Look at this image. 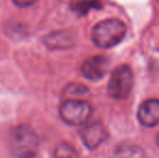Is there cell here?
I'll return each mask as SVG.
<instances>
[{"mask_svg":"<svg viewBox=\"0 0 159 158\" xmlns=\"http://www.w3.org/2000/svg\"><path fill=\"white\" fill-rule=\"evenodd\" d=\"M9 146L16 158H35L39 150L38 135L30 126L20 124L11 131Z\"/></svg>","mask_w":159,"mask_h":158,"instance_id":"6da1fadb","label":"cell"},{"mask_svg":"<svg viewBox=\"0 0 159 158\" xmlns=\"http://www.w3.org/2000/svg\"><path fill=\"white\" fill-rule=\"evenodd\" d=\"M127 33V26L118 19H107L98 22L93 27L91 39L96 47L108 49L120 43Z\"/></svg>","mask_w":159,"mask_h":158,"instance_id":"7a4b0ae2","label":"cell"},{"mask_svg":"<svg viewBox=\"0 0 159 158\" xmlns=\"http://www.w3.org/2000/svg\"><path fill=\"white\" fill-rule=\"evenodd\" d=\"M92 107L90 103L84 100L67 99L60 106L61 118L71 126L84 124L91 117Z\"/></svg>","mask_w":159,"mask_h":158,"instance_id":"3957f363","label":"cell"},{"mask_svg":"<svg viewBox=\"0 0 159 158\" xmlns=\"http://www.w3.org/2000/svg\"><path fill=\"white\" fill-rule=\"evenodd\" d=\"M133 88V73L127 65L117 67L111 75L107 86V93L115 100L128 97Z\"/></svg>","mask_w":159,"mask_h":158,"instance_id":"277c9868","label":"cell"},{"mask_svg":"<svg viewBox=\"0 0 159 158\" xmlns=\"http://www.w3.org/2000/svg\"><path fill=\"white\" fill-rule=\"evenodd\" d=\"M80 137L86 147L89 150H96L107 139L108 132L101 122H90L82 128Z\"/></svg>","mask_w":159,"mask_h":158,"instance_id":"5b68a950","label":"cell"},{"mask_svg":"<svg viewBox=\"0 0 159 158\" xmlns=\"http://www.w3.org/2000/svg\"><path fill=\"white\" fill-rule=\"evenodd\" d=\"M108 60L103 55H95L89 57L81 66V73L88 80L98 81L106 75L108 70Z\"/></svg>","mask_w":159,"mask_h":158,"instance_id":"8992f818","label":"cell"},{"mask_svg":"<svg viewBox=\"0 0 159 158\" xmlns=\"http://www.w3.org/2000/svg\"><path fill=\"white\" fill-rule=\"evenodd\" d=\"M138 119L144 127H155L159 124V100L148 99L140 105L138 110Z\"/></svg>","mask_w":159,"mask_h":158,"instance_id":"52a82bcc","label":"cell"},{"mask_svg":"<svg viewBox=\"0 0 159 158\" xmlns=\"http://www.w3.org/2000/svg\"><path fill=\"white\" fill-rule=\"evenodd\" d=\"M43 42L48 48L53 50H61V49H68L74 46V38L68 32L59 30L49 34L44 37Z\"/></svg>","mask_w":159,"mask_h":158,"instance_id":"ba28073f","label":"cell"},{"mask_svg":"<svg viewBox=\"0 0 159 158\" xmlns=\"http://www.w3.org/2000/svg\"><path fill=\"white\" fill-rule=\"evenodd\" d=\"M113 158H145V153L140 146L124 143L116 147Z\"/></svg>","mask_w":159,"mask_h":158,"instance_id":"9c48e42d","label":"cell"},{"mask_svg":"<svg viewBox=\"0 0 159 158\" xmlns=\"http://www.w3.org/2000/svg\"><path fill=\"white\" fill-rule=\"evenodd\" d=\"M54 158H80V156L73 145L62 143L55 148Z\"/></svg>","mask_w":159,"mask_h":158,"instance_id":"30bf717a","label":"cell"},{"mask_svg":"<svg viewBox=\"0 0 159 158\" xmlns=\"http://www.w3.org/2000/svg\"><path fill=\"white\" fill-rule=\"evenodd\" d=\"M87 92H88V89L84 86H82V84H73L65 89V94L70 95V97H74V95L75 97L76 95H84Z\"/></svg>","mask_w":159,"mask_h":158,"instance_id":"8fae6325","label":"cell"},{"mask_svg":"<svg viewBox=\"0 0 159 158\" xmlns=\"http://www.w3.org/2000/svg\"><path fill=\"white\" fill-rule=\"evenodd\" d=\"M17 7H22V8H26V7H30L35 3L37 0H12Z\"/></svg>","mask_w":159,"mask_h":158,"instance_id":"7c38bea8","label":"cell"},{"mask_svg":"<svg viewBox=\"0 0 159 158\" xmlns=\"http://www.w3.org/2000/svg\"><path fill=\"white\" fill-rule=\"evenodd\" d=\"M156 142H157V145L159 146V133L157 134V138H156Z\"/></svg>","mask_w":159,"mask_h":158,"instance_id":"4fadbf2b","label":"cell"}]
</instances>
